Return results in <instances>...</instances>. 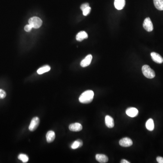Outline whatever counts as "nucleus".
Listing matches in <instances>:
<instances>
[{
  "label": "nucleus",
  "mask_w": 163,
  "mask_h": 163,
  "mask_svg": "<svg viewBox=\"0 0 163 163\" xmlns=\"http://www.w3.org/2000/svg\"><path fill=\"white\" fill-rule=\"evenodd\" d=\"M94 92L92 90H87L80 95L79 98V101L82 103H89L94 99Z\"/></svg>",
  "instance_id": "nucleus-1"
},
{
  "label": "nucleus",
  "mask_w": 163,
  "mask_h": 163,
  "mask_svg": "<svg viewBox=\"0 0 163 163\" xmlns=\"http://www.w3.org/2000/svg\"><path fill=\"white\" fill-rule=\"evenodd\" d=\"M142 71L144 75L148 79H153L155 76V72L149 65H144L142 67Z\"/></svg>",
  "instance_id": "nucleus-2"
},
{
  "label": "nucleus",
  "mask_w": 163,
  "mask_h": 163,
  "mask_svg": "<svg viewBox=\"0 0 163 163\" xmlns=\"http://www.w3.org/2000/svg\"><path fill=\"white\" fill-rule=\"evenodd\" d=\"M29 24L31 25L34 28H39L42 24V21L39 17H32L29 20Z\"/></svg>",
  "instance_id": "nucleus-3"
},
{
  "label": "nucleus",
  "mask_w": 163,
  "mask_h": 163,
  "mask_svg": "<svg viewBox=\"0 0 163 163\" xmlns=\"http://www.w3.org/2000/svg\"><path fill=\"white\" fill-rule=\"evenodd\" d=\"M143 27L147 31L151 32L153 30V25L151 19L149 17L145 18L143 22Z\"/></svg>",
  "instance_id": "nucleus-4"
},
{
  "label": "nucleus",
  "mask_w": 163,
  "mask_h": 163,
  "mask_svg": "<svg viewBox=\"0 0 163 163\" xmlns=\"http://www.w3.org/2000/svg\"><path fill=\"white\" fill-rule=\"evenodd\" d=\"M39 124V119L38 117H35L31 120V123L29 127V129L31 132L35 131Z\"/></svg>",
  "instance_id": "nucleus-5"
},
{
  "label": "nucleus",
  "mask_w": 163,
  "mask_h": 163,
  "mask_svg": "<svg viewBox=\"0 0 163 163\" xmlns=\"http://www.w3.org/2000/svg\"><path fill=\"white\" fill-rule=\"evenodd\" d=\"M119 144L120 146L127 147L132 145L133 142L132 139L128 137H125L122 138L119 141Z\"/></svg>",
  "instance_id": "nucleus-6"
},
{
  "label": "nucleus",
  "mask_w": 163,
  "mask_h": 163,
  "mask_svg": "<svg viewBox=\"0 0 163 163\" xmlns=\"http://www.w3.org/2000/svg\"><path fill=\"white\" fill-rule=\"evenodd\" d=\"M151 55L152 60L155 63H163V58L159 54L153 52L151 53Z\"/></svg>",
  "instance_id": "nucleus-7"
},
{
  "label": "nucleus",
  "mask_w": 163,
  "mask_h": 163,
  "mask_svg": "<svg viewBox=\"0 0 163 163\" xmlns=\"http://www.w3.org/2000/svg\"><path fill=\"white\" fill-rule=\"evenodd\" d=\"M92 56L91 54H88L87 56L84 59L81 61V65L82 67H86L90 65L91 63L92 60Z\"/></svg>",
  "instance_id": "nucleus-8"
},
{
  "label": "nucleus",
  "mask_w": 163,
  "mask_h": 163,
  "mask_svg": "<svg viewBox=\"0 0 163 163\" xmlns=\"http://www.w3.org/2000/svg\"><path fill=\"white\" fill-rule=\"evenodd\" d=\"M138 110L135 107H129L126 109V114L130 117H136L138 115Z\"/></svg>",
  "instance_id": "nucleus-9"
},
{
  "label": "nucleus",
  "mask_w": 163,
  "mask_h": 163,
  "mask_svg": "<svg viewBox=\"0 0 163 163\" xmlns=\"http://www.w3.org/2000/svg\"><path fill=\"white\" fill-rule=\"evenodd\" d=\"M69 129L72 132H80L82 129V125L79 123H75L69 125Z\"/></svg>",
  "instance_id": "nucleus-10"
},
{
  "label": "nucleus",
  "mask_w": 163,
  "mask_h": 163,
  "mask_svg": "<svg viewBox=\"0 0 163 163\" xmlns=\"http://www.w3.org/2000/svg\"><path fill=\"white\" fill-rule=\"evenodd\" d=\"M126 4V0H115L114 6L115 8L118 10L123 9Z\"/></svg>",
  "instance_id": "nucleus-11"
},
{
  "label": "nucleus",
  "mask_w": 163,
  "mask_h": 163,
  "mask_svg": "<svg viewBox=\"0 0 163 163\" xmlns=\"http://www.w3.org/2000/svg\"><path fill=\"white\" fill-rule=\"evenodd\" d=\"M105 124L107 127L109 128H112L114 126V122L113 118L111 116L107 115L105 117Z\"/></svg>",
  "instance_id": "nucleus-12"
},
{
  "label": "nucleus",
  "mask_w": 163,
  "mask_h": 163,
  "mask_svg": "<svg viewBox=\"0 0 163 163\" xmlns=\"http://www.w3.org/2000/svg\"><path fill=\"white\" fill-rule=\"evenodd\" d=\"M46 141L48 143H51L54 141L55 138V134L54 132L52 130L48 131L46 135Z\"/></svg>",
  "instance_id": "nucleus-13"
},
{
  "label": "nucleus",
  "mask_w": 163,
  "mask_h": 163,
  "mask_svg": "<svg viewBox=\"0 0 163 163\" xmlns=\"http://www.w3.org/2000/svg\"><path fill=\"white\" fill-rule=\"evenodd\" d=\"M96 159L98 162L101 163H107L108 161V157L103 154H96Z\"/></svg>",
  "instance_id": "nucleus-14"
},
{
  "label": "nucleus",
  "mask_w": 163,
  "mask_h": 163,
  "mask_svg": "<svg viewBox=\"0 0 163 163\" xmlns=\"http://www.w3.org/2000/svg\"><path fill=\"white\" fill-rule=\"evenodd\" d=\"M88 38V34L84 31H80L76 35V39L78 41H82L83 39H86Z\"/></svg>",
  "instance_id": "nucleus-15"
},
{
  "label": "nucleus",
  "mask_w": 163,
  "mask_h": 163,
  "mask_svg": "<svg viewBox=\"0 0 163 163\" xmlns=\"http://www.w3.org/2000/svg\"><path fill=\"white\" fill-rule=\"evenodd\" d=\"M146 128L150 131H153L154 129V120L151 118H150L146 122L145 124Z\"/></svg>",
  "instance_id": "nucleus-16"
},
{
  "label": "nucleus",
  "mask_w": 163,
  "mask_h": 163,
  "mask_svg": "<svg viewBox=\"0 0 163 163\" xmlns=\"http://www.w3.org/2000/svg\"><path fill=\"white\" fill-rule=\"evenodd\" d=\"M155 8L159 10H163V0H153Z\"/></svg>",
  "instance_id": "nucleus-17"
},
{
  "label": "nucleus",
  "mask_w": 163,
  "mask_h": 163,
  "mask_svg": "<svg viewBox=\"0 0 163 163\" xmlns=\"http://www.w3.org/2000/svg\"><path fill=\"white\" fill-rule=\"evenodd\" d=\"M83 145V142L81 139H78L77 141H75L72 145H71V148L73 149V150L79 148L81 147Z\"/></svg>",
  "instance_id": "nucleus-18"
},
{
  "label": "nucleus",
  "mask_w": 163,
  "mask_h": 163,
  "mask_svg": "<svg viewBox=\"0 0 163 163\" xmlns=\"http://www.w3.org/2000/svg\"><path fill=\"white\" fill-rule=\"evenodd\" d=\"M51 67L50 66L48 65H45L42 67L39 68L38 70H37V73L39 74H42L43 73H45L46 72H48L50 71Z\"/></svg>",
  "instance_id": "nucleus-19"
},
{
  "label": "nucleus",
  "mask_w": 163,
  "mask_h": 163,
  "mask_svg": "<svg viewBox=\"0 0 163 163\" xmlns=\"http://www.w3.org/2000/svg\"><path fill=\"white\" fill-rule=\"evenodd\" d=\"M18 159L22 161L23 163H27L29 160V157L27 155L21 154L18 157Z\"/></svg>",
  "instance_id": "nucleus-20"
},
{
  "label": "nucleus",
  "mask_w": 163,
  "mask_h": 163,
  "mask_svg": "<svg viewBox=\"0 0 163 163\" xmlns=\"http://www.w3.org/2000/svg\"><path fill=\"white\" fill-rule=\"evenodd\" d=\"M91 10V8L90 7H88L82 10V14L84 16H87L88 14L90 13Z\"/></svg>",
  "instance_id": "nucleus-21"
},
{
  "label": "nucleus",
  "mask_w": 163,
  "mask_h": 163,
  "mask_svg": "<svg viewBox=\"0 0 163 163\" xmlns=\"http://www.w3.org/2000/svg\"><path fill=\"white\" fill-rule=\"evenodd\" d=\"M7 96L6 92L2 89H0V99H3Z\"/></svg>",
  "instance_id": "nucleus-22"
},
{
  "label": "nucleus",
  "mask_w": 163,
  "mask_h": 163,
  "mask_svg": "<svg viewBox=\"0 0 163 163\" xmlns=\"http://www.w3.org/2000/svg\"><path fill=\"white\" fill-rule=\"evenodd\" d=\"M33 28L32 26H31V25H27L25 26V28H24V29H25V31L26 32H29L31 31V30Z\"/></svg>",
  "instance_id": "nucleus-23"
},
{
  "label": "nucleus",
  "mask_w": 163,
  "mask_h": 163,
  "mask_svg": "<svg viewBox=\"0 0 163 163\" xmlns=\"http://www.w3.org/2000/svg\"><path fill=\"white\" fill-rule=\"evenodd\" d=\"M89 7V3H86L83 4L81 5V7H80V9H81V10L82 11L84 9H85L86 8H87V7Z\"/></svg>",
  "instance_id": "nucleus-24"
},
{
  "label": "nucleus",
  "mask_w": 163,
  "mask_h": 163,
  "mask_svg": "<svg viewBox=\"0 0 163 163\" xmlns=\"http://www.w3.org/2000/svg\"><path fill=\"white\" fill-rule=\"evenodd\" d=\"M156 160L157 162L159 163H163V158L162 157H157Z\"/></svg>",
  "instance_id": "nucleus-25"
},
{
  "label": "nucleus",
  "mask_w": 163,
  "mask_h": 163,
  "mask_svg": "<svg viewBox=\"0 0 163 163\" xmlns=\"http://www.w3.org/2000/svg\"><path fill=\"white\" fill-rule=\"evenodd\" d=\"M120 163H130V162H129V161H127V160H124V159H123V160H121V161H120Z\"/></svg>",
  "instance_id": "nucleus-26"
}]
</instances>
